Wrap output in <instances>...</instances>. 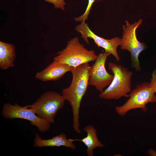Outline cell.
<instances>
[{
    "label": "cell",
    "instance_id": "5b68a950",
    "mask_svg": "<svg viewBox=\"0 0 156 156\" xmlns=\"http://www.w3.org/2000/svg\"><path fill=\"white\" fill-rule=\"evenodd\" d=\"M65 101L61 94L50 91L44 93L33 104L27 106L39 117L51 124L55 122V117Z\"/></svg>",
    "mask_w": 156,
    "mask_h": 156
},
{
    "label": "cell",
    "instance_id": "ba28073f",
    "mask_svg": "<svg viewBox=\"0 0 156 156\" xmlns=\"http://www.w3.org/2000/svg\"><path fill=\"white\" fill-rule=\"evenodd\" d=\"M2 114L7 118H21L29 121L42 132L47 131L50 128L51 124L39 117L27 105L22 107L16 103L14 105L5 103L3 105Z\"/></svg>",
    "mask_w": 156,
    "mask_h": 156
},
{
    "label": "cell",
    "instance_id": "277c9868",
    "mask_svg": "<svg viewBox=\"0 0 156 156\" xmlns=\"http://www.w3.org/2000/svg\"><path fill=\"white\" fill-rule=\"evenodd\" d=\"M142 21L140 18L137 21L130 24L128 21H125V24L122 25V35L120 45L121 50H127L130 53L131 66L138 72L141 71L139 56L147 47L144 43L138 40L136 36V29Z\"/></svg>",
    "mask_w": 156,
    "mask_h": 156
},
{
    "label": "cell",
    "instance_id": "8992f818",
    "mask_svg": "<svg viewBox=\"0 0 156 156\" xmlns=\"http://www.w3.org/2000/svg\"><path fill=\"white\" fill-rule=\"evenodd\" d=\"M156 102V96L149 86V82L138 85L129 94L128 99L122 105L116 107V112L120 116L125 115L129 111L140 108L144 112L147 110L146 105Z\"/></svg>",
    "mask_w": 156,
    "mask_h": 156
},
{
    "label": "cell",
    "instance_id": "8fae6325",
    "mask_svg": "<svg viewBox=\"0 0 156 156\" xmlns=\"http://www.w3.org/2000/svg\"><path fill=\"white\" fill-rule=\"evenodd\" d=\"M34 147H60L63 146L72 149H75L76 147L73 142L70 139L67 138V136L64 133L54 136L52 138L47 140L42 139L38 134L36 133L34 143Z\"/></svg>",
    "mask_w": 156,
    "mask_h": 156
},
{
    "label": "cell",
    "instance_id": "2e32d148",
    "mask_svg": "<svg viewBox=\"0 0 156 156\" xmlns=\"http://www.w3.org/2000/svg\"><path fill=\"white\" fill-rule=\"evenodd\" d=\"M149 86L153 92L156 93V68L152 73L150 82H149Z\"/></svg>",
    "mask_w": 156,
    "mask_h": 156
},
{
    "label": "cell",
    "instance_id": "52a82bcc",
    "mask_svg": "<svg viewBox=\"0 0 156 156\" xmlns=\"http://www.w3.org/2000/svg\"><path fill=\"white\" fill-rule=\"evenodd\" d=\"M111 55L103 50L97 55L94 63L90 67L89 85L94 87L100 93L110 84L114 77L113 75L108 73L105 67L107 58Z\"/></svg>",
    "mask_w": 156,
    "mask_h": 156
},
{
    "label": "cell",
    "instance_id": "9c48e42d",
    "mask_svg": "<svg viewBox=\"0 0 156 156\" xmlns=\"http://www.w3.org/2000/svg\"><path fill=\"white\" fill-rule=\"evenodd\" d=\"M75 30L81 34V38L87 44L89 43L88 38L92 39L98 47H101L105 51L111 53L117 61L120 60V58L117 49L120 44L121 38L116 37L107 39L97 36L90 29L85 21H82L80 24L76 26Z\"/></svg>",
    "mask_w": 156,
    "mask_h": 156
},
{
    "label": "cell",
    "instance_id": "4fadbf2b",
    "mask_svg": "<svg viewBox=\"0 0 156 156\" xmlns=\"http://www.w3.org/2000/svg\"><path fill=\"white\" fill-rule=\"evenodd\" d=\"M15 47L13 44L0 41V68L5 70L14 66Z\"/></svg>",
    "mask_w": 156,
    "mask_h": 156
},
{
    "label": "cell",
    "instance_id": "3957f363",
    "mask_svg": "<svg viewBox=\"0 0 156 156\" xmlns=\"http://www.w3.org/2000/svg\"><path fill=\"white\" fill-rule=\"evenodd\" d=\"M54 58L60 63L76 67L83 63L95 61L97 55L93 50H89L75 37L69 40L65 48Z\"/></svg>",
    "mask_w": 156,
    "mask_h": 156
},
{
    "label": "cell",
    "instance_id": "9a60e30c",
    "mask_svg": "<svg viewBox=\"0 0 156 156\" xmlns=\"http://www.w3.org/2000/svg\"><path fill=\"white\" fill-rule=\"evenodd\" d=\"M44 1L53 4L56 9H60L62 10L65 9L66 4L64 0H43Z\"/></svg>",
    "mask_w": 156,
    "mask_h": 156
},
{
    "label": "cell",
    "instance_id": "7c38bea8",
    "mask_svg": "<svg viewBox=\"0 0 156 156\" xmlns=\"http://www.w3.org/2000/svg\"><path fill=\"white\" fill-rule=\"evenodd\" d=\"M83 130L87 133V136L81 139H70L72 142L79 141L82 142L87 146L86 153L88 156L94 155L93 150L96 147L102 148L104 145L99 140L96 130L92 125H89L84 128Z\"/></svg>",
    "mask_w": 156,
    "mask_h": 156
},
{
    "label": "cell",
    "instance_id": "5bb4252c",
    "mask_svg": "<svg viewBox=\"0 0 156 156\" xmlns=\"http://www.w3.org/2000/svg\"><path fill=\"white\" fill-rule=\"evenodd\" d=\"M95 1V0H88V5L85 12L80 16L75 18L74 20L75 21L81 22L83 21H85L86 20L88 19L92 6Z\"/></svg>",
    "mask_w": 156,
    "mask_h": 156
},
{
    "label": "cell",
    "instance_id": "6da1fadb",
    "mask_svg": "<svg viewBox=\"0 0 156 156\" xmlns=\"http://www.w3.org/2000/svg\"><path fill=\"white\" fill-rule=\"evenodd\" d=\"M90 66L88 62L72 68L70 72L72 78L70 86L62 90L61 94L71 107L73 115V127L79 133V111L81 100L85 95L89 85V72Z\"/></svg>",
    "mask_w": 156,
    "mask_h": 156
},
{
    "label": "cell",
    "instance_id": "30bf717a",
    "mask_svg": "<svg viewBox=\"0 0 156 156\" xmlns=\"http://www.w3.org/2000/svg\"><path fill=\"white\" fill-rule=\"evenodd\" d=\"M73 68L53 60V62L43 70L36 73L35 77L43 82L55 81L60 79L66 73L70 72Z\"/></svg>",
    "mask_w": 156,
    "mask_h": 156
},
{
    "label": "cell",
    "instance_id": "e0dca14e",
    "mask_svg": "<svg viewBox=\"0 0 156 156\" xmlns=\"http://www.w3.org/2000/svg\"><path fill=\"white\" fill-rule=\"evenodd\" d=\"M148 154L151 156H156V152L153 149H150L148 151Z\"/></svg>",
    "mask_w": 156,
    "mask_h": 156
},
{
    "label": "cell",
    "instance_id": "7a4b0ae2",
    "mask_svg": "<svg viewBox=\"0 0 156 156\" xmlns=\"http://www.w3.org/2000/svg\"><path fill=\"white\" fill-rule=\"evenodd\" d=\"M108 66L114 77L110 84L100 93L99 98L105 100H118L122 97L129 98L131 90L133 72L120 64L112 62L108 64Z\"/></svg>",
    "mask_w": 156,
    "mask_h": 156
}]
</instances>
